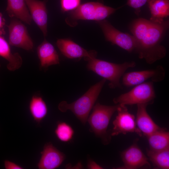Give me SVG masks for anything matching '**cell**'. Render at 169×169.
Wrapping results in <instances>:
<instances>
[{"mask_svg": "<svg viewBox=\"0 0 169 169\" xmlns=\"http://www.w3.org/2000/svg\"><path fill=\"white\" fill-rule=\"evenodd\" d=\"M169 28V20L155 23L143 18L134 20L129 29L136 42L134 51L149 64L163 58L166 49L161 44Z\"/></svg>", "mask_w": 169, "mask_h": 169, "instance_id": "1", "label": "cell"}, {"mask_svg": "<svg viewBox=\"0 0 169 169\" xmlns=\"http://www.w3.org/2000/svg\"><path fill=\"white\" fill-rule=\"evenodd\" d=\"M87 61V69L108 80L109 86L112 89L122 88L121 78L128 69L136 66V63L134 61L116 64L97 59L96 57Z\"/></svg>", "mask_w": 169, "mask_h": 169, "instance_id": "2", "label": "cell"}, {"mask_svg": "<svg viewBox=\"0 0 169 169\" xmlns=\"http://www.w3.org/2000/svg\"><path fill=\"white\" fill-rule=\"evenodd\" d=\"M106 80L103 79L93 85L81 96L71 103L62 101L58 106L59 110L63 112L70 110L82 123L85 124Z\"/></svg>", "mask_w": 169, "mask_h": 169, "instance_id": "3", "label": "cell"}, {"mask_svg": "<svg viewBox=\"0 0 169 169\" xmlns=\"http://www.w3.org/2000/svg\"><path fill=\"white\" fill-rule=\"evenodd\" d=\"M156 97L153 82H146L135 86L129 91L122 94L113 100L115 104L132 105L151 104Z\"/></svg>", "mask_w": 169, "mask_h": 169, "instance_id": "4", "label": "cell"}, {"mask_svg": "<svg viewBox=\"0 0 169 169\" xmlns=\"http://www.w3.org/2000/svg\"><path fill=\"white\" fill-rule=\"evenodd\" d=\"M118 106V104L104 105L99 103L94 106L92 112L87 121L91 130L96 136L102 139H105L110 119L117 111Z\"/></svg>", "mask_w": 169, "mask_h": 169, "instance_id": "5", "label": "cell"}, {"mask_svg": "<svg viewBox=\"0 0 169 169\" xmlns=\"http://www.w3.org/2000/svg\"><path fill=\"white\" fill-rule=\"evenodd\" d=\"M97 23L107 41L129 53L134 51L136 42L133 35L119 30L106 20L97 21Z\"/></svg>", "mask_w": 169, "mask_h": 169, "instance_id": "6", "label": "cell"}, {"mask_svg": "<svg viewBox=\"0 0 169 169\" xmlns=\"http://www.w3.org/2000/svg\"><path fill=\"white\" fill-rule=\"evenodd\" d=\"M165 74V70L161 65L152 69L125 73L122 77V84L125 86L130 87L149 79L153 83L160 82L164 79Z\"/></svg>", "mask_w": 169, "mask_h": 169, "instance_id": "7", "label": "cell"}, {"mask_svg": "<svg viewBox=\"0 0 169 169\" xmlns=\"http://www.w3.org/2000/svg\"><path fill=\"white\" fill-rule=\"evenodd\" d=\"M118 105L116 111L117 115L113 122L114 127L111 136H117L120 134L125 135L132 132L141 136L142 133L136 126L135 116L128 111L126 105Z\"/></svg>", "mask_w": 169, "mask_h": 169, "instance_id": "8", "label": "cell"}, {"mask_svg": "<svg viewBox=\"0 0 169 169\" xmlns=\"http://www.w3.org/2000/svg\"><path fill=\"white\" fill-rule=\"evenodd\" d=\"M8 27L10 45L26 50L33 49V41L26 27L21 22L14 18L11 21Z\"/></svg>", "mask_w": 169, "mask_h": 169, "instance_id": "9", "label": "cell"}, {"mask_svg": "<svg viewBox=\"0 0 169 169\" xmlns=\"http://www.w3.org/2000/svg\"><path fill=\"white\" fill-rule=\"evenodd\" d=\"M121 157L124 165L120 169H136L146 166H150L149 159L136 143L123 151Z\"/></svg>", "mask_w": 169, "mask_h": 169, "instance_id": "10", "label": "cell"}, {"mask_svg": "<svg viewBox=\"0 0 169 169\" xmlns=\"http://www.w3.org/2000/svg\"><path fill=\"white\" fill-rule=\"evenodd\" d=\"M56 45L61 53L69 59L84 58L88 59L96 57L97 52L92 50L87 51L73 41L66 39H59L56 42Z\"/></svg>", "mask_w": 169, "mask_h": 169, "instance_id": "11", "label": "cell"}, {"mask_svg": "<svg viewBox=\"0 0 169 169\" xmlns=\"http://www.w3.org/2000/svg\"><path fill=\"white\" fill-rule=\"evenodd\" d=\"M41 154V157L37 164L39 169L57 168L65 158V154L58 150L51 142L45 144Z\"/></svg>", "mask_w": 169, "mask_h": 169, "instance_id": "12", "label": "cell"}, {"mask_svg": "<svg viewBox=\"0 0 169 169\" xmlns=\"http://www.w3.org/2000/svg\"><path fill=\"white\" fill-rule=\"evenodd\" d=\"M32 19L42 32L44 37L47 33V0H25Z\"/></svg>", "mask_w": 169, "mask_h": 169, "instance_id": "13", "label": "cell"}, {"mask_svg": "<svg viewBox=\"0 0 169 169\" xmlns=\"http://www.w3.org/2000/svg\"><path fill=\"white\" fill-rule=\"evenodd\" d=\"M147 104L137 105L136 123L138 128L146 137L159 131L166 129L159 127L153 120L146 110Z\"/></svg>", "mask_w": 169, "mask_h": 169, "instance_id": "14", "label": "cell"}, {"mask_svg": "<svg viewBox=\"0 0 169 169\" xmlns=\"http://www.w3.org/2000/svg\"><path fill=\"white\" fill-rule=\"evenodd\" d=\"M37 53L41 68L46 69L51 65L59 64L57 52L53 45L45 38L38 47Z\"/></svg>", "mask_w": 169, "mask_h": 169, "instance_id": "15", "label": "cell"}, {"mask_svg": "<svg viewBox=\"0 0 169 169\" xmlns=\"http://www.w3.org/2000/svg\"><path fill=\"white\" fill-rule=\"evenodd\" d=\"M6 11L9 17L30 24L32 18L25 0H7Z\"/></svg>", "mask_w": 169, "mask_h": 169, "instance_id": "16", "label": "cell"}, {"mask_svg": "<svg viewBox=\"0 0 169 169\" xmlns=\"http://www.w3.org/2000/svg\"><path fill=\"white\" fill-rule=\"evenodd\" d=\"M0 56L8 61L7 67L9 71H15L19 69L22 65L23 60L20 55L18 53H12L9 44L1 35H0Z\"/></svg>", "mask_w": 169, "mask_h": 169, "instance_id": "17", "label": "cell"}, {"mask_svg": "<svg viewBox=\"0 0 169 169\" xmlns=\"http://www.w3.org/2000/svg\"><path fill=\"white\" fill-rule=\"evenodd\" d=\"M148 3L151 13V21L161 23L169 16V0H150Z\"/></svg>", "mask_w": 169, "mask_h": 169, "instance_id": "18", "label": "cell"}, {"mask_svg": "<svg viewBox=\"0 0 169 169\" xmlns=\"http://www.w3.org/2000/svg\"><path fill=\"white\" fill-rule=\"evenodd\" d=\"M29 109L34 120L38 124L47 114V105L43 98L39 95H35L32 96L29 102Z\"/></svg>", "mask_w": 169, "mask_h": 169, "instance_id": "19", "label": "cell"}, {"mask_svg": "<svg viewBox=\"0 0 169 169\" xmlns=\"http://www.w3.org/2000/svg\"><path fill=\"white\" fill-rule=\"evenodd\" d=\"M147 137L150 149L158 151L169 149V132L166 129L156 131Z\"/></svg>", "mask_w": 169, "mask_h": 169, "instance_id": "20", "label": "cell"}, {"mask_svg": "<svg viewBox=\"0 0 169 169\" xmlns=\"http://www.w3.org/2000/svg\"><path fill=\"white\" fill-rule=\"evenodd\" d=\"M98 3L91 2L79 5L71 12V17L75 19L95 20Z\"/></svg>", "mask_w": 169, "mask_h": 169, "instance_id": "21", "label": "cell"}, {"mask_svg": "<svg viewBox=\"0 0 169 169\" xmlns=\"http://www.w3.org/2000/svg\"><path fill=\"white\" fill-rule=\"evenodd\" d=\"M146 153L149 160L156 167L162 169L169 168V149L158 151L147 149Z\"/></svg>", "mask_w": 169, "mask_h": 169, "instance_id": "22", "label": "cell"}, {"mask_svg": "<svg viewBox=\"0 0 169 169\" xmlns=\"http://www.w3.org/2000/svg\"><path fill=\"white\" fill-rule=\"evenodd\" d=\"M59 140L63 142H68L73 138L74 131L72 127L65 122H59L54 131Z\"/></svg>", "mask_w": 169, "mask_h": 169, "instance_id": "23", "label": "cell"}, {"mask_svg": "<svg viewBox=\"0 0 169 169\" xmlns=\"http://www.w3.org/2000/svg\"><path fill=\"white\" fill-rule=\"evenodd\" d=\"M117 9L114 8L104 5L102 3H98L96 10L95 21H100L113 13Z\"/></svg>", "mask_w": 169, "mask_h": 169, "instance_id": "24", "label": "cell"}, {"mask_svg": "<svg viewBox=\"0 0 169 169\" xmlns=\"http://www.w3.org/2000/svg\"><path fill=\"white\" fill-rule=\"evenodd\" d=\"M80 0H61L62 10L64 12L74 10L79 5Z\"/></svg>", "mask_w": 169, "mask_h": 169, "instance_id": "25", "label": "cell"}, {"mask_svg": "<svg viewBox=\"0 0 169 169\" xmlns=\"http://www.w3.org/2000/svg\"><path fill=\"white\" fill-rule=\"evenodd\" d=\"M150 0H127L126 5L133 8L135 13L138 15L141 11V8Z\"/></svg>", "mask_w": 169, "mask_h": 169, "instance_id": "26", "label": "cell"}, {"mask_svg": "<svg viewBox=\"0 0 169 169\" xmlns=\"http://www.w3.org/2000/svg\"><path fill=\"white\" fill-rule=\"evenodd\" d=\"M4 166L6 169H22L23 167L20 166L8 160L4 161Z\"/></svg>", "mask_w": 169, "mask_h": 169, "instance_id": "27", "label": "cell"}, {"mask_svg": "<svg viewBox=\"0 0 169 169\" xmlns=\"http://www.w3.org/2000/svg\"><path fill=\"white\" fill-rule=\"evenodd\" d=\"M88 169H103V168L91 160H89L87 164Z\"/></svg>", "mask_w": 169, "mask_h": 169, "instance_id": "28", "label": "cell"}, {"mask_svg": "<svg viewBox=\"0 0 169 169\" xmlns=\"http://www.w3.org/2000/svg\"><path fill=\"white\" fill-rule=\"evenodd\" d=\"M4 24L5 22L2 14L0 13V35H2L4 32L3 28Z\"/></svg>", "mask_w": 169, "mask_h": 169, "instance_id": "29", "label": "cell"}, {"mask_svg": "<svg viewBox=\"0 0 169 169\" xmlns=\"http://www.w3.org/2000/svg\"><path fill=\"white\" fill-rule=\"evenodd\" d=\"M0 67H1V65H0Z\"/></svg>", "mask_w": 169, "mask_h": 169, "instance_id": "30", "label": "cell"}]
</instances>
